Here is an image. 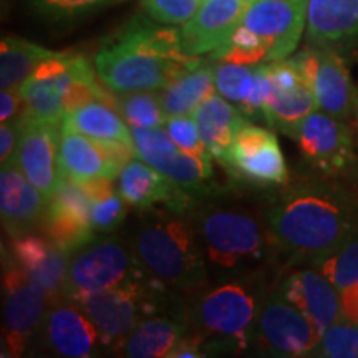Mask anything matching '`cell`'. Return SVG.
I'll list each match as a JSON object with an SVG mask.
<instances>
[{"label":"cell","mask_w":358,"mask_h":358,"mask_svg":"<svg viewBox=\"0 0 358 358\" xmlns=\"http://www.w3.org/2000/svg\"><path fill=\"white\" fill-rule=\"evenodd\" d=\"M266 219L282 268L317 266L358 229V196L340 179L297 173L267 192Z\"/></svg>","instance_id":"1"},{"label":"cell","mask_w":358,"mask_h":358,"mask_svg":"<svg viewBox=\"0 0 358 358\" xmlns=\"http://www.w3.org/2000/svg\"><path fill=\"white\" fill-rule=\"evenodd\" d=\"M189 214L209 277L277 271L279 257L267 226L266 194L222 187L196 201Z\"/></svg>","instance_id":"2"},{"label":"cell","mask_w":358,"mask_h":358,"mask_svg":"<svg viewBox=\"0 0 358 358\" xmlns=\"http://www.w3.org/2000/svg\"><path fill=\"white\" fill-rule=\"evenodd\" d=\"M279 271L209 277L203 287L185 297L189 332L203 342L208 357L250 352L264 297Z\"/></svg>","instance_id":"3"},{"label":"cell","mask_w":358,"mask_h":358,"mask_svg":"<svg viewBox=\"0 0 358 358\" xmlns=\"http://www.w3.org/2000/svg\"><path fill=\"white\" fill-rule=\"evenodd\" d=\"M194 58L182 50L181 29L134 15L103 45L93 66L111 92H159Z\"/></svg>","instance_id":"4"},{"label":"cell","mask_w":358,"mask_h":358,"mask_svg":"<svg viewBox=\"0 0 358 358\" xmlns=\"http://www.w3.org/2000/svg\"><path fill=\"white\" fill-rule=\"evenodd\" d=\"M129 243L143 274L171 292L186 297L209 280L189 211L166 206L138 211Z\"/></svg>","instance_id":"5"},{"label":"cell","mask_w":358,"mask_h":358,"mask_svg":"<svg viewBox=\"0 0 358 358\" xmlns=\"http://www.w3.org/2000/svg\"><path fill=\"white\" fill-rule=\"evenodd\" d=\"M78 302L96 325L106 350L115 353L134 327L155 313L181 306L185 297L141 272L115 287L85 295Z\"/></svg>","instance_id":"6"},{"label":"cell","mask_w":358,"mask_h":358,"mask_svg":"<svg viewBox=\"0 0 358 358\" xmlns=\"http://www.w3.org/2000/svg\"><path fill=\"white\" fill-rule=\"evenodd\" d=\"M140 274L129 241L118 234L96 236L70 254L64 295L78 301Z\"/></svg>","instance_id":"7"},{"label":"cell","mask_w":358,"mask_h":358,"mask_svg":"<svg viewBox=\"0 0 358 358\" xmlns=\"http://www.w3.org/2000/svg\"><path fill=\"white\" fill-rule=\"evenodd\" d=\"M319 340L315 325L280 294L274 280L259 310L250 352L279 358L312 357Z\"/></svg>","instance_id":"8"},{"label":"cell","mask_w":358,"mask_h":358,"mask_svg":"<svg viewBox=\"0 0 358 358\" xmlns=\"http://www.w3.org/2000/svg\"><path fill=\"white\" fill-rule=\"evenodd\" d=\"M2 264V355L22 357L37 338L50 297L6 252Z\"/></svg>","instance_id":"9"},{"label":"cell","mask_w":358,"mask_h":358,"mask_svg":"<svg viewBox=\"0 0 358 358\" xmlns=\"http://www.w3.org/2000/svg\"><path fill=\"white\" fill-rule=\"evenodd\" d=\"M294 140L302 161L312 171L335 179L357 176L358 158L345 120L317 110L307 116Z\"/></svg>","instance_id":"10"},{"label":"cell","mask_w":358,"mask_h":358,"mask_svg":"<svg viewBox=\"0 0 358 358\" xmlns=\"http://www.w3.org/2000/svg\"><path fill=\"white\" fill-rule=\"evenodd\" d=\"M224 171L234 182L262 191L284 186L290 179L275 133L252 123L244 124L236 134Z\"/></svg>","instance_id":"11"},{"label":"cell","mask_w":358,"mask_h":358,"mask_svg":"<svg viewBox=\"0 0 358 358\" xmlns=\"http://www.w3.org/2000/svg\"><path fill=\"white\" fill-rule=\"evenodd\" d=\"M131 134L136 155L192 198L201 199L222 189L214 176V168L182 151L166 128H131Z\"/></svg>","instance_id":"12"},{"label":"cell","mask_w":358,"mask_h":358,"mask_svg":"<svg viewBox=\"0 0 358 358\" xmlns=\"http://www.w3.org/2000/svg\"><path fill=\"white\" fill-rule=\"evenodd\" d=\"M292 58L310 85L317 110L345 122L357 113L358 92L340 52L307 45Z\"/></svg>","instance_id":"13"},{"label":"cell","mask_w":358,"mask_h":358,"mask_svg":"<svg viewBox=\"0 0 358 358\" xmlns=\"http://www.w3.org/2000/svg\"><path fill=\"white\" fill-rule=\"evenodd\" d=\"M35 342L66 358H90L106 350L96 325L80 302L69 295L50 299Z\"/></svg>","instance_id":"14"},{"label":"cell","mask_w":358,"mask_h":358,"mask_svg":"<svg viewBox=\"0 0 358 358\" xmlns=\"http://www.w3.org/2000/svg\"><path fill=\"white\" fill-rule=\"evenodd\" d=\"M88 60L77 53L57 52L37 66L34 75L22 85L25 113L38 118L64 122V93L73 80L93 78Z\"/></svg>","instance_id":"15"},{"label":"cell","mask_w":358,"mask_h":358,"mask_svg":"<svg viewBox=\"0 0 358 358\" xmlns=\"http://www.w3.org/2000/svg\"><path fill=\"white\" fill-rule=\"evenodd\" d=\"M64 122L24 113L15 163L47 199L64 179L60 166V133Z\"/></svg>","instance_id":"16"},{"label":"cell","mask_w":358,"mask_h":358,"mask_svg":"<svg viewBox=\"0 0 358 358\" xmlns=\"http://www.w3.org/2000/svg\"><path fill=\"white\" fill-rule=\"evenodd\" d=\"M267 64L271 93L264 106V122L294 140L307 116L317 111L315 96L294 58Z\"/></svg>","instance_id":"17"},{"label":"cell","mask_w":358,"mask_h":358,"mask_svg":"<svg viewBox=\"0 0 358 358\" xmlns=\"http://www.w3.org/2000/svg\"><path fill=\"white\" fill-rule=\"evenodd\" d=\"M241 25L267 48V62L289 58L307 25V0H254Z\"/></svg>","instance_id":"18"},{"label":"cell","mask_w":358,"mask_h":358,"mask_svg":"<svg viewBox=\"0 0 358 358\" xmlns=\"http://www.w3.org/2000/svg\"><path fill=\"white\" fill-rule=\"evenodd\" d=\"M275 285L290 303L315 325L320 335L342 320L340 290L315 266H289L280 268Z\"/></svg>","instance_id":"19"},{"label":"cell","mask_w":358,"mask_h":358,"mask_svg":"<svg viewBox=\"0 0 358 358\" xmlns=\"http://www.w3.org/2000/svg\"><path fill=\"white\" fill-rule=\"evenodd\" d=\"M92 209L93 201L83 186L73 179L64 178L55 194L48 199L42 229L70 256L96 237L92 226Z\"/></svg>","instance_id":"20"},{"label":"cell","mask_w":358,"mask_h":358,"mask_svg":"<svg viewBox=\"0 0 358 358\" xmlns=\"http://www.w3.org/2000/svg\"><path fill=\"white\" fill-rule=\"evenodd\" d=\"M8 256L50 299L65 294L70 256L45 232L30 231L12 239Z\"/></svg>","instance_id":"21"},{"label":"cell","mask_w":358,"mask_h":358,"mask_svg":"<svg viewBox=\"0 0 358 358\" xmlns=\"http://www.w3.org/2000/svg\"><path fill=\"white\" fill-rule=\"evenodd\" d=\"M118 192L134 211H145L158 204L174 211H189L198 201L140 156L129 159L120 171Z\"/></svg>","instance_id":"22"},{"label":"cell","mask_w":358,"mask_h":358,"mask_svg":"<svg viewBox=\"0 0 358 358\" xmlns=\"http://www.w3.org/2000/svg\"><path fill=\"white\" fill-rule=\"evenodd\" d=\"M254 0H203L199 10L181 27L182 50L203 57L226 42L241 25Z\"/></svg>","instance_id":"23"},{"label":"cell","mask_w":358,"mask_h":358,"mask_svg":"<svg viewBox=\"0 0 358 358\" xmlns=\"http://www.w3.org/2000/svg\"><path fill=\"white\" fill-rule=\"evenodd\" d=\"M48 199L25 176L19 164H2L0 171V214L10 239L42 227Z\"/></svg>","instance_id":"24"},{"label":"cell","mask_w":358,"mask_h":358,"mask_svg":"<svg viewBox=\"0 0 358 358\" xmlns=\"http://www.w3.org/2000/svg\"><path fill=\"white\" fill-rule=\"evenodd\" d=\"M308 47L347 50L358 43V0H307Z\"/></svg>","instance_id":"25"},{"label":"cell","mask_w":358,"mask_h":358,"mask_svg":"<svg viewBox=\"0 0 358 358\" xmlns=\"http://www.w3.org/2000/svg\"><path fill=\"white\" fill-rule=\"evenodd\" d=\"M189 334L185 302L148 317L127 335L115 355L128 358H171L174 348Z\"/></svg>","instance_id":"26"},{"label":"cell","mask_w":358,"mask_h":358,"mask_svg":"<svg viewBox=\"0 0 358 358\" xmlns=\"http://www.w3.org/2000/svg\"><path fill=\"white\" fill-rule=\"evenodd\" d=\"M192 118L198 123L199 133L209 153L224 168L229 161L236 134L250 122L234 103L226 100L222 95H213L201 103L192 113Z\"/></svg>","instance_id":"27"},{"label":"cell","mask_w":358,"mask_h":358,"mask_svg":"<svg viewBox=\"0 0 358 358\" xmlns=\"http://www.w3.org/2000/svg\"><path fill=\"white\" fill-rule=\"evenodd\" d=\"M159 101L164 115L189 116L201 103L216 95L214 83V62L211 58L196 57L187 64L173 82L159 90Z\"/></svg>","instance_id":"28"},{"label":"cell","mask_w":358,"mask_h":358,"mask_svg":"<svg viewBox=\"0 0 358 358\" xmlns=\"http://www.w3.org/2000/svg\"><path fill=\"white\" fill-rule=\"evenodd\" d=\"M60 166L65 178L77 182L95 178L118 179L120 174L100 143L66 124L62 129Z\"/></svg>","instance_id":"29"},{"label":"cell","mask_w":358,"mask_h":358,"mask_svg":"<svg viewBox=\"0 0 358 358\" xmlns=\"http://www.w3.org/2000/svg\"><path fill=\"white\" fill-rule=\"evenodd\" d=\"M64 124L96 141H123L134 146L131 128L123 116L103 101H92L66 115Z\"/></svg>","instance_id":"30"},{"label":"cell","mask_w":358,"mask_h":358,"mask_svg":"<svg viewBox=\"0 0 358 358\" xmlns=\"http://www.w3.org/2000/svg\"><path fill=\"white\" fill-rule=\"evenodd\" d=\"M57 52L20 37H6L0 45V85L2 90H20L42 62Z\"/></svg>","instance_id":"31"},{"label":"cell","mask_w":358,"mask_h":358,"mask_svg":"<svg viewBox=\"0 0 358 358\" xmlns=\"http://www.w3.org/2000/svg\"><path fill=\"white\" fill-rule=\"evenodd\" d=\"M116 111L129 128L164 127V115L158 92H127L116 95Z\"/></svg>","instance_id":"32"},{"label":"cell","mask_w":358,"mask_h":358,"mask_svg":"<svg viewBox=\"0 0 358 358\" xmlns=\"http://www.w3.org/2000/svg\"><path fill=\"white\" fill-rule=\"evenodd\" d=\"M213 60V58H211ZM214 62V83L219 95L234 103L237 108L248 101L256 83V65H237L229 62Z\"/></svg>","instance_id":"33"},{"label":"cell","mask_w":358,"mask_h":358,"mask_svg":"<svg viewBox=\"0 0 358 358\" xmlns=\"http://www.w3.org/2000/svg\"><path fill=\"white\" fill-rule=\"evenodd\" d=\"M209 58L237 65H259L267 62V48L256 34L239 25L221 47L209 53Z\"/></svg>","instance_id":"34"},{"label":"cell","mask_w":358,"mask_h":358,"mask_svg":"<svg viewBox=\"0 0 358 358\" xmlns=\"http://www.w3.org/2000/svg\"><path fill=\"white\" fill-rule=\"evenodd\" d=\"M327 275L338 290H343L358 282V229L335 249L330 256L315 266Z\"/></svg>","instance_id":"35"},{"label":"cell","mask_w":358,"mask_h":358,"mask_svg":"<svg viewBox=\"0 0 358 358\" xmlns=\"http://www.w3.org/2000/svg\"><path fill=\"white\" fill-rule=\"evenodd\" d=\"M312 357L358 358V324L338 320L320 335Z\"/></svg>","instance_id":"36"},{"label":"cell","mask_w":358,"mask_h":358,"mask_svg":"<svg viewBox=\"0 0 358 358\" xmlns=\"http://www.w3.org/2000/svg\"><path fill=\"white\" fill-rule=\"evenodd\" d=\"M164 128H166L169 136L173 138V141L182 151L194 156L196 159H199L206 166H213L214 158L203 141L196 120L189 118V116H169L166 123H164Z\"/></svg>","instance_id":"37"},{"label":"cell","mask_w":358,"mask_h":358,"mask_svg":"<svg viewBox=\"0 0 358 358\" xmlns=\"http://www.w3.org/2000/svg\"><path fill=\"white\" fill-rule=\"evenodd\" d=\"M203 0H141L151 19L166 25H185L199 10Z\"/></svg>","instance_id":"38"},{"label":"cell","mask_w":358,"mask_h":358,"mask_svg":"<svg viewBox=\"0 0 358 358\" xmlns=\"http://www.w3.org/2000/svg\"><path fill=\"white\" fill-rule=\"evenodd\" d=\"M128 209L129 206L120 196V192H116L108 199L93 203L92 226L95 236L116 234V231L127 221Z\"/></svg>","instance_id":"39"},{"label":"cell","mask_w":358,"mask_h":358,"mask_svg":"<svg viewBox=\"0 0 358 358\" xmlns=\"http://www.w3.org/2000/svg\"><path fill=\"white\" fill-rule=\"evenodd\" d=\"M32 6L48 19H78L116 0H30Z\"/></svg>","instance_id":"40"},{"label":"cell","mask_w":358,"mask_h":358,"mask_svg":"<svg viewBox=\"0 0 358 358\" xmlns=\"http://www.w3.org/2000/svg\"><path fill=\"white\" fill-rule=\"evenodd\" d=\"M24 113L17 116V118L12 120V122L2 123V128H0V161H2V164L13 163L17 158V148H19V138H20V128H22V118H24Z\"/></svg>","instance_id":"41"},{"label":"cell","mask_w":358,"mask_h":358,"mask_svg":"<svg viewBox=\"0 0 358 358\" xmlns=\"http://www.w3.org/2000/svg\"><path fill=\"white\" fill-rule=\"evenodd\" d=\"M25 111V101L20 90H2L0 93V120L12 122Z\"/></svg>","instance_id":"42"},{"label":"cell","mask_w":358,"mask_h":358,"mask_svg":"<svg viewBox=\"0 0 358 358\" xmlns=\"http://www.w3.org/2000/svg\"><path fill=\"white\" fill-rule=\"evenodd\" d=\"M80 185H82L83 189L88 192V196L92 198L93 203L108 199L118 192L115 185V179L111 178H95V179H90V181L80 182Z\"/></svg>","instance_id":"43"},{"label":"cell","mask_w":358,"mask_h":358,"mask_svg":"<svg viewBox=\"0 0 358 358\" xmlns=\"http://www.w3.org/2000/svg\"><path fill=\"white\" fill-rule=\"evenodd\" d=\"M340 299H342V320L358 324V282L340 290Z\"/></svg>","instance_id":"44"},{"label":"cell","mask_w":358,"mask_h":358,"mask_svg":"<svg viewBox=\"0 0 358 358\" xmlns=\"http://www.w3.org/2000/svg\"><path fill=\"white\" fill-rule=\"evenodd\" d=\"M357 123H358V110H357Z\"/></svg>","instance_id":"45"}]
</instances>
